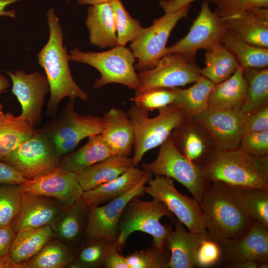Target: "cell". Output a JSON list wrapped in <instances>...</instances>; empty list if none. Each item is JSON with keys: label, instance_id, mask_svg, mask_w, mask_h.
I'll return each mask as SVG.
<instances>
[{"label": "cell", "instance_id": "cell-1", "mask_svg": "<svg viewBox=\"0 0 268 268\" xmlns=\"http://www.w3.org/2000/svg\"><path fill=\"white\" fill-rule=\"evenodd\" d=\"M200 205L208 236L219 243L237 238L255 221L244 205L240 188L224 183H208Z\"/></svg>", "mask_w": 268, "mask_h": 268}, {"label": "cell", "instance_id": "cell-2", "mask_svg": "<svg viewBox=\"0 0 268 268\" xmlns=\"http://www.w3.org/2000/svg\"><path fill=\"white\" fill-rule=\"evenodd\" d=\"M49 38L37 53V61L43 68L49 86L50 98L47 104L46 115L57 114L61 101L65 97L83 101L88 95L75 82L69 65V54L63 44V33L59 20L53 8L47 12Z\"/></svg>", "mask_w": 268, "mask_h": 268}, {"label": "cell", "instance_id": "cell-3", "mask_svg": "<svg viewBox=\"0 0 268 268\" xmlns=\"http://www.w3.org/2000/svg\"><path fill=\"white\" fill-rule=\"evenodd\" d=\"M207 182H221L240 188L268 190V155L256 156L239 148L214 150L200 166Z\"/></svg>", "mask_w": 268, "mask_h": 268}, {"label": "cell", "instance_id": "cell-4", "mask_svg": "<svg viewBox=\"0 0 268 268\" xmlns=\"http://www.w3.org/2000/svg\"><path fill=\"white\" fill-rule=\"evenodd\" d=\"M127 113L134 132L133 167L137 166L146 153L163 143L187 117L182 109L174 104L159 109L158 115L152 118L149 117V112L134 104Z\"/></svg>", "mask_w": 268, "mask_h": 268}, {"label": "cell", "instance_id": "cell-5", "mask_svg": "<svg viewBox=\"0 0 268 268\" xmlns=\"http://www.w3.org/2000/svg\"><path fill=\"white\" fill-rule=\"evenodd\" d=\"M164 216L171 219L174 217L159 200L153 198L146 201L140 199L139 196L133 197L126 205L120 218L117 241L123 246L132 233L140 231L152 237V246L166 249V239L172 227L161 224L160 219Z\"/></svg>", "mask_w": 268, "mask_h": 268}, {"label": "cell", "instance_id": "cell-6", "mask_svg": "<svg viewBox=\"0 0 268 268\" xmlns=\"http://www.w3.org/2000/svg\"><path fill=\"white\" fill-rule=\"evenodd\" d=\"M69 61L89 65L100 73L93 87L100 89L110 83H118L136 91L140 85L138 74L134 67L136 59L130 49L117 45L101 52H83L78 48L69 51Z\"/></svg>", "mask_w": 268, "mask_h": 268}, {"label": "cell", "instance_id": "cell-7", "mask_svg": "<svg viewBox=\"0 0 268 268\" xmlns=\"http://www.w3.org/2000/svg\"><path fill=\"white\" fill-rule=\"evenodd\" d=\"M75 100H70L60 112L37 129L46 134L61 155L73 151L81 140L101 134L103 117L80 115L75 110Z\"/></svg>", "mask_w": 268, "mask_h": 268}, {"label": "cell", "instance_id": "cell-8", "mask_svg": "<svg viewBox=\"0 0 268 268\" xmlns=\"http://www.w3.org/2000/svg\"><path fill=\"white\" fill-rule=\"evenodd\" d=\"M141 167L155 176H164L176 180L189 190L199 204L208 184L200 166L178 150L171 136L160 145L156 158L150 163L143 162Z\"/></svg>", "mask_w": 268, "mask_h": 268}, {"label": "cell", "instance_id": "cell-9", "mask_svg": "<svg viewBox=\"0 0 268 268\" xmlns=\"http://www.w3.org/2000/svg\"><path fill=\"white\" fill-rule=\"evenodd\" d=\"M191 5L172 12L165 13L153 20L148 27L143 28L130 45V50L138 62L134 64L139 73L153 68L165 55L166 44L172 30L178 22L188 17Z\"/></svg>", "mask_w": 268, "mask_h": 268}, {"label": "cell", "instance_id": "cell-10", "mask_svg": "<svg viewBox=\"0 0 268 268\" xmlns=\"http://www.w3.org/2000/svg\"><path fill=\"white\" fill-rule=\"evenodd\" d=\"M61 156L48 136L37 130L31 138L8 154L3 162L27 179L33 180L58 168Z\"/></svg>", "mask_w": 268, "mask_h": 268}, {"label": "cell", "instance_id": "cell-11", "mask_svg": "<svg viewBox=\"0 0 268 268\" xmlns=\"http://www.w3.org/2000/svg\"><path fill=\"white\" fill-rule=\"evenodd\" d=\"M147 183L144 193L162 201L188 231L204 237L208 236L199 202L194 198L179 192L174 186L172 179L155 175Z\"/></svg>", "mask_w": 268, "mask_h": 268}, {"label": "cell", "instance_id": "cell-12", "mask_svg": "<svg viewBox=\"0 0 268 268\" xmlns=\"http://www.w3.org/2000/svg\"><path fill=\"white\" fill-rule=\"evenodd\" d=\"M227 29L223 19L211 10L209 3L206 0L202 3L188 33L174 45L167 47L165 55L178 53L195 62L199 50H207L217 44H222Z\"/></svg>", "mask_w": 268, "mask_h": 268}, {"label": "cell", "instance_id": "cell-13", "mask_svg": "<svg viewBox=\"0 0 268 268\" xmlns=\"http://www.w3.org/2000/svg\"><path fill=\"white\" fill-rule=\"evenodd\" d=\"M151 178L152 174L146 171L139 182L125 194L103 205L89 207L84 240L117 241L118 225L126 205L133 197L144 194L145 186Z\"/></svg>", "mask_w": 268, "mask_h": 268}, {"label": "cell", "instance_id": "cell-14", "mask_svg": "<svg viewBox=\"0 0 268 268\" xmlns=\"http://www.w3.org/2000/svg\"><path fill=\"white\" fill-rule=\"evenodd\" d=\"M201 68L178 53L164 55L152 68L138 73V93L152 88H173L194 83Z\"/></svg>", "mask_w": 268, "mask_h": 268}, {"label": "cell", "instance_id": "cell-15", "mask_svg": "<svg viewBox=\"0 0 268 268\" xmlns=\"http://www.w3.org/2000/svg\"><path fill=\"white\" fill-rule=\"evenodd\" d=\"M247 116L240 110L208 108L194 117L209 134L216 150H230L239 148L245 134Z\"/></svg>", "mask_w": 268, "mask_h": 268}, {"label": "cell", "instance_id": "cell-16", "mask_svg": "<svg viewBox=\"0 0 268 268\" xmlns=\"http://www.w3.org/2000/svg\"><path fill=\"white\" fill-rule=\"evenodd\" d=\"M11 91L21 107L20 116L32 127L40 123L42 112L46 95L49 92V86L45 74L36 71L27 74L21 70L9 71Z\"/></svg>", "mask_w": 268, "mask_h": 268}, {"label": "cell", "instance_id": "cell-17", "mask_svg": "<svg viewBox=\"0 0 268 268\" xmlns=\"http://www.w3.org/2000/svg\"><path fill=\"white\" fill-rule=\"evenodd\" d=\"M19 186L22 191L54 198L65 207L80 200L84 192L78 182L77 174L65 171L59 167L44 176L29 180Z\"/></svg>", "mask_w": 268, "mask_h": 268}, {"label": "cell", "instance_id": "cell-18", "mask_svg": "<svg viewBox=\"0 0 268 268\" xmlns=\"http://www.w3.org/2000/svg\"><path fill=\"white\" fill-rule=\"evenodd\" d=\"M219 244L221 261H226V266L246 260L268 261V229L257 221L237 238Z\"/></svg>", "mask_w": 268, "mask_h": 268}, {"label": "cell", "instance_id": "cell-19", "mask_svg": "<svg viewBox=\"0 0 268 268\" xmlns=\"http://www.w3.org/2000/svg\"><path fill=\"white\" fill-rule=\"evenodd\" d=\"M64 208L54 198L22 191L21 207L11 225L16 232L26 228L50 225Z\"/></svg>", "mask_w": 268, "mask_h": 268}, {"label": "cell", "instance_id": "cell-20", "mask_svg": "<svg viewBox=\"0 0 268 268\" xmlns=\"http://www.w3.org/2000/svg\"><path fill=\"white\" fill-rule=\"evenodd\" d=\"M222 19L227 28L243 41L268 48V8L253 7Z\"/></svg>", "mask_w": 268, "mask_h": 268}, {"label": "cell", "instance_id": "cell-21", "mask_svg": "<svg viewBox=\"0 0 268 268\" xmlns=\"http://www.w3.org/2000/svg\"><path fill=\"white\" fill-rule=\"evenodd\" d=\"M102 117L104 126L100 134L112 154L129 156L134 149V132L127 113L112 108Z\"/></svg>", "mask_w": 268, "mask_h": 268}, {"label": "cell", "instance_id": "cell-22", "mask_svg": "<svg viewBox=\"0 0 268 268\" xmlns=\"http://www.w3.org/2000/svg\"><path fill=\"white\" fill-rule=\"evenodd\" d=\"M88 211L81 198L64 208L50 225L56 238L75 250L84 241Z\"/></svg>", "mask_w": 268, "mask_h": 268}, {"label": "cell", "instance_id": "cell-23", "mask_svg": "<svg viewBox=\"0 0 268 268\" xmlns=\"http://www.w3.org/2000/svg\"><path fill=\"white\" fill-rule=\"evenodd\" d=\"M171 219L175 228L170 231L165 243L166 248L170 252L167 268H193L196 266L198 248L205 237L186 231L177 219Z\"/></svg>", "mask_w": 268, "mask_h": 268}, {"label": "cell", "instance_id": "cell-24", "mask_svg": "<svg viewBox=\"0 0 268 268\" xmlns=\"http://www.w3.org/2000/svg\"><path fill=\"white\" fill-rule=\"evenodd\" d=\"M146 171L132 167L115 179L84 191L81 199L88 206L103 205L125 194L142 179Z\"/></svg>", "mask_w": 268, "mask_h": 268}, {"label": "cell", "instance_id": "cell-25", "mask_svg": "<svg viewBox=\"0 0 268 268\" xmlns=\"http://www.w3.org/2000/svg\"><path fill=\"white\" fill-rule=\"evenodd\" d=\"M247 89L243 68L239 66L230 77L214 85L209 94L208 108L222 110H240L246 97Z\"/></svg>", "mask_w": 268, "mask_h": 268}, {"label": "cell", "instance_id": "cell-26", "mask_svg": "<svg viewBox=\"0 0 268 268\" xmlns=\"http://www.w3.org/2000/svg\"><path fill=\"white\" fill-rule=\"evenodd\" d=\"M85 25L91 44L102 48L117 45L114 13L110 3L90 5Z\"/></svg>", "mask_w": 268, "mask_h": 268}, {"label": "cell", "instance_id": "cell-27", "mask_svg": "<svg viewBox=\"0 0 268 268\" xmlns=\"http://www.w3.org/2000/svg\"><path fill=\"white\" fill-rule=\"evenodd\" d=\"M100 134L88 137L87 142L77 150L62 155L59 167L78 174L87 168L112 155Z\"/></svg>", "mask_w": 268, "mask_h": 268}, {"label": "cell", "instance_id": "cell-28", "mask_svg": "<svg viewBox=\"0 0 268 268\" xmlns=\"http://www.w3.org/2000/svg\"><path fill=\"white\" fill-rule=\"evenodd\" d=\"M132 167V157L112 155L77 174V179L85 191L115 179Z\"/></svg>", "mask_w": 268, "mask_h": 268}, {"label": "cell", "instance_id": "cell-29", "mask_svg": "<svg viewBox=\"0 0 268 268\" xmlns=\"http://www.w3.org/2000/svg\"><path fill=\"white\" fill-rule=\"evenodd\" d=\"M56 235L50 225L26 228L16 232L8 254L10 259L20 265L35 255Z\"/></svg>", "mask_w": 268, "mask_h": 268}, {"label": "cell", "instance_id": "cell-30", "mask_svg": "<svg viewBox=\"0 0 268 268\" xmlns=\"http://www.w3.org/2000/svg\"><path fill=\"white\" fill-rule=\"evenodd\" d=\"M37 132L20 115L11 113H0V161L21 143L31 138Z\"/></svg>", "mask_w": 268, "mask_h": 268}, {"label": "cell", "instance_id": "cell-31", "mask_svg": "<svg viewBox=\"0 0 268 268\" xmlns=\"http://www.w3.org/2000/svg\"><path fill=\"white\" fill-rule=\"evenodd\" d=\"M74 259V250L56 238L51 239L21 268H64Z\"/></svg>", "mask_w": 268, "mask_h": 268}, {"label": "cell", "instance_id": "cell-32", "mask_svg": "<svg viewBox=\"0 0 268 268\" xmlns=\"http://www.w3.org/2000/svg\"><path fill=\"white\" fill-rule=\"evenodd\" d=\"M222 45L233 55L243 69L268 67V48L249 44L229 29L225 34Z\"/></svg>", "mask_w": 268, "mask_h": 268}, {"label": "cell", "instance_id": "cell-33", "mask_svg": "<svg viewBox=\"0 0 268 268\" xmlns=\"http://www.w3.org/2000/svg\"><path fill=\"white\" fill-rule=\"evenodd\" d=\"M205 67L201 69V75L214 84L230 77L239 65L233 55L221 44H217L206 50Z\"/></svg>", "mask_w": 268, "mask_h": 268}, {"label": "cell", "instance_id": "cell-34", "mask_svg": "<svg viewBox=\"0 0 268 268\" xmlns=\"http://www.w3.org/2000/svg\"><path fill=\"white\" fill-rule=\"evenodd\" d=\"M214 85L201 75L188 88H175L176 98L174 104L182 108L187 117H194L208 108L209 94Z\"/></svg>", "mask_w": 268, "mask_h": 268}, {"label": "cell", "instance_id": "cell-35", "mask_svg": "<svg viewBox=\"0 0 268 268\" xmlns=\"http://www.w3.org/2000/svg\"><path fill=\"white\" fill-rule=\"evenodd\" d=\"M243 75L247 81V89L240 110L250 114L268 105V69L245 68Z\"/></svg>", "mask_w": 268, "mask_h": 268}, {"label": "cell", "instance_id": "cell-36", "mask_svg": "<svg viewBox=\"0 0 268 268\" xmlns=\"http://www.w3.org/2000/svg\"><path fill=\"white\" fill-rule=\"evenodd\" d=\"M122 247L117 241L105 239L84 240L75 249L74 261L80 268H102L107 255L115 249L122 250Z\"/></svg>", "mask_w": 268, "mask_h": 268}, {"label": "cell", "instance_id": "cell-37", "mask_svg": "<svg viewBox=\"0 0 268 268\" xmlns=\"http://www.w3.org/2000/svg\"><path fill=\"white\" fill-rule=\"evenodd\" d=\"M110 3L114 13L117 45L125 46L139 35L143 28L138 19L130 16L120 0H113Z\"/></svg>", "mask_w": 268, "mask_h": 268}, {"label": "cell", "instance_id": "cell-38", "mask_svg": "<svg viewBox=\"0 0 268 268\" xmlns=\"http://www.w3.org/2000/svg\"><path fill=\"white\" fill-rule=\"evenodd\" d=\"M22 198L19 185H0V227L11 224L20 210Z\"/></svg>", "mask_w": 268, "mask_h": 268}, {"label": "cell", "instance_id": "cell-39", "mask_svg": "<svg viewBox=\"0 0 268 268\" xmlns=\"http://www.w3.org/2000/svg\"><path fill=\"white\" fill-rule=\"evenodd\" d=\"M242 200L251 217L268 229V190L240 188Z\"/></svg>", "mask_w": 268, "mask_h": 268}, {"label": "cell", "instance_id": "cell-40", "mask_svg": "<svg viewBox=\"0 0 268 268\" xmlns=\"http://www.w3.org/2000/svg\"><path fill=\"white\" fill-rule=\"evenodd\" d=\"M170 135L178 150L187 158L196 163L205 153L206 147L202 137L197 132L183 131L179 126Z\"/></svg>", "mask_w": 268, "mask_h": 268}, {"label": "cell", "instance_id": "cell-41", "mask_svg": "<svg viewBox=\"0 0 268 268\" xmlns=\"http://www.w3.org/2000/svg\"><path fill=\"white\" fill-rule=\"evenodd\" d=\"M129 268H166L170 253L167 249L154 246L137 250L125 256Z\"/></svg>", "mask_w": 268, "mask_h": 268}, {"label": "cell", "instance_id": "cell-42", "mask_svg": "<svg viewBox=\"0 0 268 268\" xmlns=\"http://www.w3.org/2000/svg\"><path fill=\"white\" fill-rule=\"evenodd\" d=\"M175 98V88H152L135 93L131 100L137 107L149 112L174 104Z\"/></svg>", "mask_w": 268, "mask_h": 268}, {"label": "cell", "instance_id": "cell-43", "mask_svg": "<svg viewBox=\"0 0 268 268\" xmlns=\"http://www.w3.org/2000/svg\"><path fill=\"white\" fill-rule=\"evenodd\" d=\"M214 12L222 18L235 15L253 7L268 8V0H216Z\"/></svg>", "mask_w": 268, "mask_h": 268}, {"label": "cell", "instance_id": "cell-44", "mask_svg": "<svg viewBox=\"0 0 268 268\" xmlns=\"http://www.w3.org/2000/svg\"><path fill=\"white\" fill-rule=\"evenodd\" d=\"M222 251L219 243L208 237L204 238L200 244L196 255V266L210 267L221 261Z\"/></svg>", "mask_w": 268, "mask_h": 268}, {"label": "cell", "instance_id": "cell-45", "mask_svg": "<svg viewBox=\"0 0 268 268\" xmlns=\"http://www.w3.org/2000/svg\"><path fill=\"white\" fill-rule=\"evenodd\" d=\"M239 148L253 156L268 155V130L245 133Z\"/></svg>", "mask_w": 268, "mask_h": 268}, {"label": "cell", "instance_id": "cell-46", "mask_svg": "<svg viewBox=\"0 0 268 268\" xmlns=\"http://www.w3.org/2000/svg\"><path fill=\"white\" fill-rule=\"evenodd\" d=\"M268 130V106L247 114L245 125V133Z\"/></svg>", "mask_w": 268, "mask_h": 268}, {"label": "cell", "instance_id": "cell-47", "mask_svg": "<svg viewBox=\"0 0 268 268\" xmlns=\"http://www.w3.org/2000/svg\"><path fill=\"white\" fill-rule=\"evenodd\" d=\"M28 180L14 168L7 163L0 161V185L4 184L20 185Z\"/></svg>", "mask_w": 268, "mask_h": 268}, {"label": "cell", "instance_id": "cell-48", "mask_svg": "<svg viewBox=\"0 0 268 268\" xmlns=\"http://www.w3.org/2000/svg\"><path fill=\"white\" fill-rule=\"evenodd\" d=\"M16 234L11 224L0 227V258L8 255Z\"/></svg>", "mask_w": 268, "mask_h": 268}, {"label": "cell", "instance_id": "cell-49", "mask_svg": "<svg viewBox=\"0 0 268 268\" xmlns=\"http://www.w3.org/2000/svg\"><path fill=\"white\" fill-rule=\"evenodd\" d=\"M121 250L115 249L110 252L105 258L102 268H129L124 256L121 254Z\"/></svg>", "mask_w": 268, "mask_h": 268}, {"label": "cell", "instance_id": "cell-50", "mask_svg": "<svg viewBox=\"0 0 268 268\" xmlns=\"http://www.w3.org/2000/svg\"><path fill=\"white\" fill-rule=\"evenodd\" d=\"M197 0H161L159 5L165 13L175 11L179 9L188 5ZM216 0H206L209 3H214Z\"/></svg>", "mask_w": 268, "mask_h": 268}, {"label": "cell", "instance_id": "cell-51", "mask_svg": "<svg viewBox=\"0 0 268 268\" xmlns=\"http://www.w3.org/2000/svg\"><path fill=\"white\" fill-rule=\"evenodd\" d=\"M226 266L230 268H267L268 261L246 260L228 264Z\"/></svg>", "mask_w": 268, "mask_h": 268}, {"label": "cell", "instance_id": "cell-52", "mask_svg": "<svg viewBox=\"0 0 268 268\" xmlns=\"http://www.w3.org/2000/svg\"><path fill=\"white\" fill-rule=\"evenodd\" d=\"M23 0H0V16H6L15 18L16 13L14 10H6V7L9 5Z\"/></svg>", "mask_w": 268, "mask_h": 268}, {"label": "cell", "instance_id": "cell-53", "mask_svg": "<svg viewBox=\"0 0 268 268\" xmlns=\"http://www.w3.org/2000/svg\"><path fill=\"white\" fill-rule=\"evenodd\" d=\"M0 268H20V267L14 263L7 255L0 258Z\"/></svg>", "mask_w": 268, "mask_h": 268}, {"label": "cell", "instance_id": "cell-54", "mask_svg": "<svg viewBox=\"0 0 268 268\" xmlns=\"http://www.w3.org/2000/svg\"><path fill=\"white\" fill-rule=\"evenodd\" d=\"M113 0H77L81 5H95L104 3H110Z\"/></svg>", "mask_w": 268, "mask_h": 268}, {"label": "cell", "instance_id": "cell-55", "mask_svg": "<svg viewBox=\"0 0 268 268\" xmlns=\"http://www.w3.org/2000/svg\"><path fill=\"white\" fill-rule=\"evenodd\" d=\"M9 85V80L5 76L0 74V93L5 91Z\"/></svg>", "mask_w": 268, "mask_h": 268}, {"label": "cell", "instance_id": "cell-56", "mask_svg": "<svg viewBox=\"0 0 268 268\" xmlns=\"http://www.w3.org/2000/svg\"><path fill=\"white\" fill-rule=\"evenodd\" d=\"M3 105L0 103V113L2 111Z\"/></svg>", "mask_w": 268, "mask_h": 268}]
</instances>
